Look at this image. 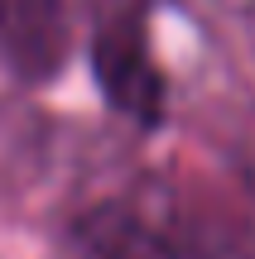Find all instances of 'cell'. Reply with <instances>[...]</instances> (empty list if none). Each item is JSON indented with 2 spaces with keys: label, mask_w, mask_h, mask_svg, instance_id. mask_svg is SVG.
Listing matches in <instances>:
<instances>
[{
  "label": "cell",
  "mask_w": 255,
  "mask_h": 259,
  "mask_svg": "<svg viewBox=\"0 0 255 259\" xmlns=\"http://www.w3.org/2000/svg\"><path fill=\"white\" fill-rule=\"evenodd\" d=\"M92 72L106 101L135 125H154L164 115V72L150 48L144 0H101L92 29Z\"/></svg>",
  "instance_id": "obj_1"
},
{
  "label": "cell",
  "mask_w": 255,
  "mask_h": 259,
  "mask_svg": "<svg viewBox=\"0 0 255 259\" xmlns=\"http://www.w3.org/2000/svg\"><path fill=\"white\" fill-rule=\"evenodd\" d=\"M67 58V0H0V63L19 82H48Z\"/></svg>",
  "instance_id": "obj_2"
},
{
  "label": "cell",
  "mask_w": 255,
  "mask_h": 259,
  "mask_svg": "<svg viewBox=\"0 0 255 259\" xmlns=\"http://www.w3.org/2000/svg\"><path fill=\"white\" fill-rule=\"evenodd\" d=\"M67 259H173V254H169V240L140 211L106 206L92 221H82V231L67 245Z\"/></svg>",
  "instance_id": "obj_3"
},
{
  "label": "cell",
  "mask_w": 255,
  "mask_h": 259,
  "mask_svg": "<svg viewBox=\"0 0 255 259\" xmlns=\"http://www.w3.org/2000/svg\"><path fill=\"white\" fill-rule=\"evenodd\" d=\"M250 10H255V0H250Z\"/></svg>",
  "instance_id": "obj_4"
}]
</instances>
